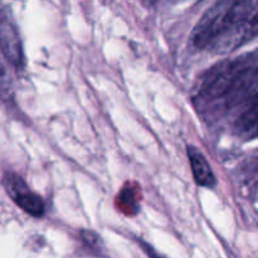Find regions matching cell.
Masks as SVG:
<instances>
[{
    "mask_svg": "<svg viewBox=\"0 0 258 258\" xmlns=\"http://www.w3.org/2000/svg\"><path fill=\"white\" fill-rule=\"evenodd\" d=\"M3 184H4L10 198L25 213L30 214L35 218H39L44 214L45 206L42 197L30 190L22 176L15 173H7L3 178Z\"/></svg>",
    "mask_w": 258,
    "mask_h": 258,
    "instance_id": "cell-1",
    "label": "cell"
},
{
    "mask_svg": "<svg viewBox=\"0 0 258 258\" xmlns=\"http://www.w3.org/2000/svg\"><path fill=\"white\" fill-rule=\"evenodd\" d=\"M0 48L12 64H22L23 49L19 34L12 18L3 10H0Z\"/></svg>",
    "mask_w": 258,
    "mask_h": 258,
    "instance_id": "cell-2",
    "label": "cell"
},
{
    "mask_svg": "<svg viewBox=\"0 0 258 258\" xmlns=\"http://www.w3.org/2000/svg\"><path fill=\"white\" fill-rule=\"evenodd\" d=\"M186 153H188L189 163H190L191 173H193L196 183L204 188H214L217 184V179L206 155L194 145H188Z\"/></svg>",
    "mask_w": 258,
    "mask_h": 258,
    "instance_id": "cell-3",
    "label": "cell"
},
{
    "mask_svg": "<svg viewBox=\"0 0 258 258\" xmlns=\"http://www.w3.org/2000/svg\"><path fill=\"white\" fill-rule=\"evenodd\" d=\"M236 128L246 138H258V91L251 97L247 110L237 120Z\"/></svg>",
    "mask_w": 258,
    "mask_h": 258,
    "instance_id": "cell-4",
    "label": "cell"
},
{
    "mask_svg": "<svg viewBox=\"0 0 258 258\" xmlns=\"http://www.w3.org/2000/svg\"><path fill=\"white\" fill-rule=\"evenodd\" d=\"M118 208L127 216H133L139 212V204H140V193L133 183H128L117 197Z\"/></svg>",
    "mask_w": 258,
    "mask_h": 258,
    "instance_id": "cell-5",
    "label": "cell"
},
{
    "mask_svg": "<svg viewBox=\"0 0 258 258\" xmlns=\"http://www.w3.org/2000/svg\"><path fill=\"white\" fill-rule=\"evenodd\" d=\"M10 95H12V81H10L8 71L0 62V96L9 97Z\"/></svg>",
    "mask_w": 258,
    "mask_h": 258,
    "instance_id": "cell-6",
    "label": "cell"
},
{
    "mask_svg": "<svg viewBox=\"0 0 258 258\" xmlns=\"http://www.w3.org/2000/svg\"><path fill=\"white\" fill-rule=\"evenodd\" d=\"M81 237H82L83 242H85L88 247H91V248H93V249L101 248V244H102V242H101V238L95 233V232L82 231L81 232Z\"/></svg>",
    "mask_w": 258,
    "mask_h": 258,
    "instance_id": "cell-7",
    "label": "cell"
},
{
    "mask_svg": "<svg viewBox=\"0 0 258 258\" xmlns=\"http://www.w3.org/2000/svg\"><path fill=\"white\" fill-rule=\"evenodd\" d=\"M258 37V12L249 19L246 25V38L252 39V38Z\"/></svg>",
    "mask_w": 258,
    "mask_h": 258,
    "instance_id": "cell-8",
    "label": "cell"
},
{
    "mask_svg": "<svg viewBox=\"0 0 258 258\" xmlns=\"http://www.w3.org/2000/svg\"><path fill=\"white\" fill-rule=\"evenodd\" d=\"M141 246H143L144 251H145L146 253H148V256L150 257V258H165L164 256H161V254H159L158 252H156L155 249L153 248V247L149 246L148 243H144V242H141Z\"/></svg>",
    "mask_w": 258,
    "mask_h": 258,
    "instance_id": "cell-9",
    "label": "cell"
}]
</instances>
